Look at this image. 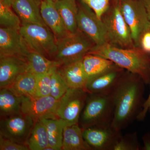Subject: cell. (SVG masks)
Instances as JSON below:
<instances>
[{
	"instance_id": "1",
	"label": "cell",
	"mask_w": 150,
	"mask_h": 150,
	"mask_svg": "<svg viewBox=\"0 0 150 150\" xmlns=\"http://www.w3.org/2000/svg\"><path fill=\"white\" fill-rule=\"evenodd\" d=\"M146 84L139 75L124 72L111 93L114 105L111 126L118 131L126 129L142 111Z\"/></svg>"
},
{
	"instance_id": "2",
	"label": "cell",
	"mask_w": 150,
	"mask_h": 150,
	"mask_svg": "<svg viewBox=\"0 0 150 150\" xmlns=\"http://www.w3.org/2000/svg\"><path fill=\"white\" fill-rule=\"evenodd\" d=\"M88 54L110 60L128 71L140 76L146 85L150 81V55L141 48H122L106 43L95 45Z\"/></svg>"
},
{
	"instance_id": "3",
	"label": "cell",
	"mask_w": 150,
	"mask_h": 150,
	"mask_svg": "<svg viewBox=\"0 0 150 150\" xmlns=\"http://www.w3.org/2000/svg\"><path fill=\"white\" fill-rule=\"evenodd\" d=\"M114 105L111 94L88 93L79 125L82 129L111 125Z\"/></svg>"
},
{
	"instance_id": "4",
	"label": "cell",
	"mask_w": 150,
	"mask_h": 150,
	"mask_svg": "<svg viewBox=\"0 0 150 150\" xmlns=\"http://www.w3.org/2000/svg\"><path fill=\"white\" fill-rule=\"evenodd\" d=\"M57 51L53 60L59 66L82 60L95 45L93 41L78 29L56 39Z\"/></svg>"
},
{
	"instance_id": "5",
	"label": "cell",
	"mask_w": 150,
	"mask_h": 150,
	"mask_svg": "<svg viewBox=\"0 0 150 150\" xmlns=\"http://www.w3.org/2000/svg\"><path fill=\"white\" fill-rule=\"evenodd\" d=\"M19 30L30 51L37 52L48 59H54L57 51L56 38L47 26L21 23Z\"/></svg>"
},
{
	"instance_id": "6",
	"label": "cell",
	"mask_w": 150,
	"mask_h": 150,
	"mask_svg": "<svg viewBox=\"0 0 150 150\" xmlns=\"http://www.w3.org/2000/svg\"><path fill=\"white\" fill-rule=\"evenodd\" d=\"M101 19L106 28L108 43L120 48H135L131 30L124 18L118 1L112 8L108 10Z\"/></svg>"
},
{
	"instance_id": "7",
	"label": "cell",
	"mask_w": 150,
	"mask_h": 150,
	"mask_svg": "<svg viewBox=\"0 0 150 150\" xmlns=\"http://www.w3.org/2000/svg\"><path fill=\"white\" fill-rule=\"evenodd\" d=\"M118 2L131 30L134 47L140 48L142 36L150 30V22L143 0H118Z\"/></svg>"
},
{
	"instance_id": "8",
	"label": "cell",
	"mask_w": 150,
	"mask_h": 150,
	"mask_svg": "<svg viewBox=\"0 0 150 150\" xmlns=\"http://www.w3.org/2000/svg\"><path fill=\"white\" fill-rule=\"evenodd\" d=\"M85 90L69 88L57 100L56 114L67 126L79 124V120L88 95Z\"/></svg>"
},
{
	"instance_id": "9",
	"label": "cell",
	"mask_w": 150,
	"mask_h": 150,
	"mask_svg": "<svg viewBox=\"0 0 150 150\" xmlns=\"http://www.w3.org/2000/svg\"><path fill=\"white\" fill-rule=\"evenodd\" d=\"M78 29L89 38L95 45L108 43L106 28L102 19L82 0L77 3Z\"/></svg>"
},
{
	"instance_id": "10",
	"label": "cell",
	"mask_w": 150,
	"mask_h": 150,
	"mask_svg": "<svg viewBox=\"0 0 150 150\" xmlns=\"http://www.w3.org/2000/svg\"><path fill=\"white\" fill-rule=\"evenodd\" d=\"M35 123L30 117L21 112L3 117L0 121V135L25 144Z\"/></svg>"
},
{
	"instance_id": "11",
	"label": "cell",
	"mask_w": 150,
	"mask_h": 150,
	"mask_svg": "<svg viewBox=\"0 0 150 150\" xmlns=\"http://www.w3.org/2000/svg\"><path fill=\"white\" fill-rule=\"evenodd\" d=\"M84 139L95 150H113L120 137L121 131L111 125L93 126L82 129Z\"/></svg>"
},
{
	"instance_id": "12",
	"label": "cell",
	"mask_w": 150,
	"mask_h": 150,
	"mask_svg": "<svg viewBox=\"0 0 150 150\" xmlns=\"http://www.w3.org/2000/svg\"><path fill=\"white\" fill-rule=\"evenodd\" d=\"M57 100L51 96L41 97L21 96V110L35 123L44 118H59L56 114Z\"/></svg>"
},
{
	"instance_id": "13",
	"label": "cell",
	"mask_w": 150,
	"mask_h": 150,
	"mask_svg": "<svg viewBox=\"0 0 150 150\" xmlns=\"http://www.w3.org/2000/svg\"><path fill=\"white\" fill-rule=\"evenodd\" d=\"M31 51L18 29L1 27L0 56H14L26 61Z\"/></svg>"
},
{
	"instance_id": "14",
	"label": "cell",
	"mask_w": 150,
	"mask_h": 150,
	"mask_svg": "<svg viewBox=\"0 0 150 150\" xmlns=\"http://www.w3.org/2000/svg\"><path fill=\"white\" fill-rule=\"evenodd\" d=\"M124 72V69L115 64L105 72L88 79L86 91L90 94L111 93Z\"/></svg>"
},
{
	"instance_id": "15",
	"label": "cell",
	"mask_w": 150,
	"mask_h": 150,
	"mask_svg": "<svg viewBox=\"0 0 150 150\" xmlns=\"http://www.w3.org/2000/svg\"><path fill=\"white\" fill-rule=\"evenodd\" d=\"M28 71L27 61L14 56H0V88H8L18 76Z\"/></svg>"
},
{
	"instance_id": "16",
	"label": "cell",
	"mask_w": 150,
	"mask_h": 150,
	"mask_svg": "<svg viewBox=\"0 0 150 150\" xmlns=\"http://www.w3.org/2000/svg\"><path fill=\"white\" fill-rule=\"evenodd\" d=\"M57 71L69 88L86 91L88 78L84 69L82 60L59 66Z\"/></svg>"
},
{
	"instance_id": "17",
	"label": "cell",
	"mask_w": 150,
	"mask_h": 150,
	"mask_svg": "<svg viewBox=\"0 0 150 150\" xmlns=\"http://www.w3.org/2000/svg\"><path fill=\"white\" fill-rule=\"evenodd\" d=\"M41 16L46 26L55 35L56 39L69 33L53 0H42L40 4Z\"/></svg>"
},
{
	"instance_id": "18",
	"label": "cell",
	"mask_w": 150,
	"mask_h": 150,
	"mask_svg": "<svg viewBox=\"0 0 150 150\" xmlns=\"http://www.w3.org/2000/svg\"><path fill=\"white\" fill-rule=\"evenodd\" d=\"M12 7L20 18L21 23L47 26L41 16L40 5L36 0H16Z\"/></svg>"
},
{
	"instance_id": "19",
	"label": "cell",
	"mask_w": 150,
	"mask_h": 150,
	"mask_svg": "<svg viewBox=\"0 0 150 150\" xmlns=\"http://www.w3.org/2000/svg\"><path fill=\"white\" fill-rule=\"evenodd\" d=\"M62 150H92L84 139L79 124L66 126L64 129Z\"/></svg>"
},
{
	"instance_id": "20",
	"label": "cell",
	"mask_w": 150,
	"mask_h": 150,
	"mask_svg": "<svg viewBox=\"0 0 150 150\" xmlns=\"http://www.w3.org/2000/svg\"><path fill=\"white\" fill-rule=\"evenodd\" d=\"M55 4L67 30L71 33L76 32L78 6L76 0H59Z\"/></svg>"
},
{
	"instance_id": "21",
	"label": "cell",
	"mask_w": 150,
	"mask_h": 150,
	"mask_svg": "<svg viewBox=\"0 0 150 150\" xmlns=\"http://www.w3.org/2000/svg\"><path fill=\"white\" fill-rule=\"evenodd\" d=\"M40 121L46 127L49 146L54 150H62L66 122L60 118H44Z\"/></svg>"
},
{
	"instance_id": "22",
	"label": "cell",
	"mask_w": 150,
	"mask_h": 150,
	"mask_svg": "<svg viewBox=\"0 0 150 150\" xmlns=\"http://www.w3.org/2000/svg\"><path fill=\"white\" fill-rule=\"evenodd\" d=\"M82 63L88 79L105 72L115 65L109 59L93 54H87L84 56Z\"/></svg>"
},
{
	"instance_id": "23",
	"label": "cell",
	"mask_w": 150,
	"mask_h": 150,
	"mask_svg": "<svg viewBox=\"0 0 150 150\" xmlns=\"http://www.w3.org/2000/svg\"><path fill=\"white\" fill-rule=\"evenodd\" d=\"M36 86L35 75L26 71L19 75L8 88L18 96L34 97Z\"/></svg>"
},
{
	"instance_id": "24",
	"label": "cell",
	"mask_w": 150,
	"mask_h": 150,
	"mask_svg": "<svg viewBox=\"0 0 150 150\" xmlns=\"http://www.w3.org/2000/svg\"><path fill=\"white\" fill-rule=\"evenodd\" d=\"M21 96H18L8 88L0 89L1 118L21 112Z\"/></svg>"
},
{
	"instance_id": "25",
	"label": "cell",
	"mask_w": 150,
	"mask_h": 150,
	"mask_svg": "<svg viewBox=\"0 0 150 150\" xmlns=\"http://www.w3.org/2000/svg\"><path fill=\"white\" fill-rule=\"evenodd\" d=\"M28 71L35 75L48 72L54 67H59L57 62L37 52L30 51L26 58Z\"/></svg>"
},
{
	"instance_id": "26",
	"label": "cell",
	"mask_w": 150,
	"mask_h": 150,
	"mask_svg": "<svg viewBox=\"0 0 150 150\" xmlns=\"http://www.w3.org/2000/svg\"><path fill=\"white\" fill-rule=\"evenodd\" d=\"M25 145L29 150H45L49 146L46 127L41 121L35 123Z\"/></svg>"
},
{
	"instance_id": "27",
	"label": "cell",
	"mask_w": 150,
	"mask_h": 150,
	"mask_svg": "<svg viewBox=\"0 0 150 150\" xmlns=\"http://www.w3.org/2000/svg\"><path fill=\"white\" fill-rule=\"evenodd\" d=\"M0 25L1 27L19 30L21 21L11 7L0 2Z\"/></svg>"
},
{
	"instance_id": "28",
	"label": "cell",
	"mask_w": 150,
	"mask_h": 150,
	"mask_svg": "<svg viewBox=\"0 0 150 150\" xmlns=\"http://www.w3.org/2000/svg\"><path fill=\"white\" fill-rule=\"evenodd\" d=\"M58 67H56L54 69L51 74L50 95L57 100L61 98L69 89L64 81L58 72L57 71Z\"/></svg>"
},
{
	"instance_id": "29",
	"label": "cell",
	"mask_w": 150,
	"mask_h": 150,
	"mask_svg": "<svg viewBox=\"0 0 150 150\" xmlns=\"http://www.w3.org/2000/svg\"><path fill=\"white\" fill-rule=\"evenodd\" d=\"M56 67L42 74L35 75L36 86L35 96L36 97L51 96V76L52 72Z\"/></svg>"
},
{
	"instance_id": "30",
	"label": "cell",
	"mask_w": 150,
	"mask_h": 150,
	"mask_svg": "<svg viewBox=\"0 0 150 150\" xmlns=\"http://www.w3.org/2000/svg\"><path fill=\"white\" fill-rule=\"evenodd\" d=\"M140 144L136 132L120 137L113 150H139Z\"/></svg>"
},
{
	"instance_id": "31",
	"label": "cell",
	"mask_w": 150,
	"mask_h": 150,
	"mask_svg": "<svg viewBox=\"0 0 150 150\" xmlns=\"http://www.w3.org/2000/svg\"><path fill=\"white\" fill-rule=\"evenodd\" d=\"M92 9L98 18L101 19L103 15L109 8L110 0H82Z\"/></svg>"
},
{
	"instance_id": "32",
	"label": "cell",
	"mask_w": 150,
	"mask_h": 150,
	"mask_svg": "<svg viewBox=\"0 0 150 150\" xmlns=\"http://www.w3.org/2000/svg\"><path fill=\"white\" fill-rule=\"evenodd\" d=\"M0 150H29L25 144H21L0 135Z\"/></svg>"
},
{
	"instance_id": "33",
	"label": "cell",
	"mask_w": 150,
	"mask_h": 150,
	"mask_svg": "<svg viewBox=\"0 0 150 150\" xmlns=\"http://www.w3.org/2000/svg\"><path fill=\"white\" fill-rule=\"evenodd\" d=\"M140 48L150 54V30L144 33L140 42Z\"/></svg>"
},
{
	"instance_id": "34",
	"label": "cell",
	"mask_w": 150,
	"mask_h": 150,
	"mask_svg": "<svg viewBox=\"0 0 150 150\" xmlns=\"http://www.w3.org/2000/svg\"><path fill=\"white\" fill-rule=\"evenodd\" d=\"M150 112V93L147 99L145 100L143 105L142 111L138 115L137 119L138 121H142L144 120L148 112Z\"/></svg>"
},
{
	"instance_id": "35",
	"label": "cell",
	"mask_w": 150,
	"mask_h": 150,
	"mask_svg": "<svg viewBox=\"0 0 150 150\" xmlns=\"http://www.w3.org/2000/svg\"><path fill=\"white\" fill-rule=\"evenodd\" d=\"M147 13L148 18L150 22V0H143Z\"/></svg>"
},
{
	"instance_id": "36",
	"label": "cell",
	"mask_w": 150,
	"mask_h": 150,
	"mask_svg": "<svg viewBox=\"0 0 150 150\" xmlns=\"http://www.w3.org/2000/svg\"><path fill=\"white\" fill-rule=\"evenodd\" d=\"M16 0H0V2L12 7Z\"/></svg>"
},
{
	"instance_id": "37",
	"label": "cell",
	"mask_w": 150,
	"mask_h": 150,
	"mask_svg": "<svg viewBox=\"0 0 150 150\" xmlns=\"http://www.w3.org/2000/svg\"><path fill=\"white\" fill-rule=\"evenodd\" d=\"M53 1H54L55 2H56L57 1H59V0H53Z\"/></svg>"
}]
</instances>
